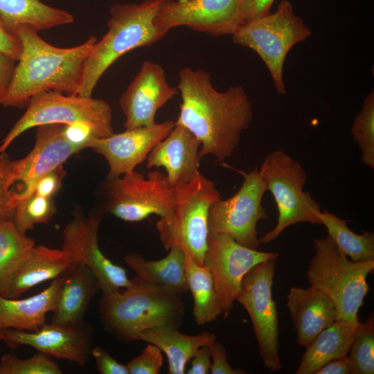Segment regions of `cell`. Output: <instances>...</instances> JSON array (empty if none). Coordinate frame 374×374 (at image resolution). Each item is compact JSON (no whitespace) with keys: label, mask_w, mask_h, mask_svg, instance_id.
Returning a JSON list of instances; mask_svg holds the SVG:
<instances>
[{"label":"cell","mask_w":374,"mask_h":374,"mask_svg":"<svg viewBox=\"0 0 374 374\" xmlns=\"http://www.w3.org/2000/svg\"><path fill=\"white\" fill-rule=\"evenodd\" d=\"M177 88L181 102L175 122L200 141L199 157L212 155L220 162L231 157L253 117L244 89L235 85L219 91L208 72L188 66L179 70Z\"/></svg>","instance_id":"6da1fadb"},{"label":"cell","mask_w":374,"mask_h":374,"mask_svg":"<svg viewBox=\"0 0 374 374\" xmlns=\"http://www.w3.org/2000/svg\"><path fill=\"white\" fill-rule=\"evenodd\" d=\"M16 31L22 53L1 105L21 108L33 96L48 91L76 95L84 62L97 38L91 35L78 46L60 48L47 43L30 27L21 26Z\"/></svg>","instance_id":"7a4b0ae2"},{"label":"cell","mask_w":374,"mask_h":374,"mask_svg":"<svg viewBox=\"0 0 374 374\" xmlns=\"http://www.w3.org/2000/svg\"><path fill=\"white\" fill-rule=\"evenodd\" d=\"M99 312L104 329L117 339L130 343L140 340V334L148 328H178L185 306L181 295L136 276L126 288L102 292Z\"/></svg>","instance_id":"3957f363"},{"label":"cell","mask_w":374,"mask_h":374,"mask_svg":"<svg viewBox=\"0 0 374 374\" xmlns=\"http://www.w3.org/2000/svg\"><path fill=\"white\" fill-rule=\"evenodd\" d=\"M166 0L116 3L109 10L107 31L95 43L84 62L76 95L91 97L100 78L124 54L149 46L167 33L157 24V16Z\"/></svg>","instance_id":"277c9868"},{"label":"cell","mask_w":374,"mask_h":374,"mask_svg":"<svg viewBox=\"0 0 374 374\" xmlns=\"http://www.w3.org/2000/svg\"><path fill=\"white\" fill-rule=\"evenodd\" d=\"M312 244L314 254L306 274L310 286L330 298L337 320L358 321V311L369 290L366 278L374 269V260H351L328 235L313 238Z\"/></svg>","instance_id":"5b68a950"},{"label":"cell","mask_w":374,"mask_h":374,"mask_svg":"<svg viewBox=\"0 0 374 374\" xmlns=\"http://www.w3.org/2000/svg\"><path fill=\"white\" fill-rule=\"evenodd\" d=\"M175 188L176 199L171 214L156 224L160 240L166 250L177 247L197 263L204 265L209 208L222 196L215 182L199 172L190 181Z\"/></svg>","instance_id":"8992f818"},{"label":"cell","mask_w":374,"mask_h":374,"mask_svg":"<svg viewBox=\"0 0 374 374\" xmlns=\"http://www.w3.org/2000/svg\"><path fill=\"white\" fill-rule=\"evenodd\" d=\"M311 35L288 0L274 12L244 22L232 35L233 43L256 51L267 66L278 93H285L283 69L290 50Z\"/></svg>","instance_id":"52a82bcc"},{"label":"cell","mask_w":374,"mask_h":374,"mask_svg":"<svg viewBox=\"0 0 374 374\" xmlns=\"http://www.w3.org/2000/svg\"><path fill=\"white\" fill-rule=\"evenodd\" d=\"M26 107L24 114L1 141L0 153L6 152L24 132L46 124L85 123L93 130L98 138L114 133L111 106L100 98L48 91L33 96Z\"/></svg>","instance_id":"ba28073f"},{"label":"cell","mask_w":374,"mask_h":374,"mask_svg":"<svg viewBox=\"0 0 374 374\" xmlns=\"http://www.w3.org/2000/svg\"><path fill=\"white\" fill-rule=\"evenodd\" d=\"M267 190L274 197L278 209L274 228L259 238L267 244L287 227L300 222L321 224L317 217L320 204L303 189L307 175L301 163L285 152L277 150L266 155L260 168Z\"/></svg>","instance_id":"9c48e42d"},{"label":"cell","mask_w":374,"mask_h":374,"mask_svg":"<svg viewBox=\"0 0 374 374\" xmlns=\"http://www.w3.org/2000/svg\"><path fill=\"white\" fill-rule=\"evenodd\" d=\"M105 193L104 211L130 222H141L154 214L168 217L176 199L175 186L158 170L150 172L147 177L133 170L107 179Z\"/></svg>","instance_id":"30bf717a"},{"label":"cell","mask_w":374,"mask_h":374,"mask_svg":"<svg viewBox=\"0 0 374 374\" xmlns=\"http://www.w3.org/2000/svg\"><path fill=\"white\" fill-rule=\"evenodd\" d=\"M243 177L240 188L232 197L214 202L208 215L211 233H224L247 247L258 249V222L269 215L262 201L267 188L258 167L249 172L238 170Z\"/></svg>","instance_id":"8fae6325"},{"label":"cell","mask_w":374,"mask_h":374,"mask_svg":"<svg viewBox=\"0 0 374 374\" xmlns=\"http://www.w3.org/2000/svg\"><path fill=\"white\" fill-rule=\"evenodd\" d=\"M271 258L252 267L243 277L236 298L248 312L253 325L260 357L270 372L280 370L278 353V320L272 297L276 260Z\"/></svg>","instance_id":"7c38bea8"},{"label":"cell","mask_w":374,"mask_h":374,"mask_svg":"<svg viewBox=\"0 0 374 374\" xmlns=\"http://www.w3.org/2000/svg\"><path fill=\"white\" fill-rule=\"evenodd\" d=\"M278 256L243 246L228 234L208 233L204 265L212 276L224 319L233 308L244 275L256 265Z\"/></svg>","instance_id":"4fadbf2b"},{"label":"cell","mask_w":374,"mask_h":374,"mask_svg":"<svg viewBox=\"0 0 374 374\" xmlns=\"http://www.w3.org/2000/svg\"><path fill=\"white\" fill-rule=\"evenodd\" d=\"M241 0H166L156 18L165 33L186 26L213 37L233 35L242 24Z\"/></svg>","instance_id":"5bb4252c"},{"label":"cell","mask_w":374,"mask_h":374,"mask_svg":"<svg viewBox=\"0 0 374 374\" xmlns=\"http://www.w3.org/2000/svg\"><path fill=\"white\" fill-rule=\"evenodd\" d=\"M100 215L75 214L63 230L62 249L77 262L88 267L96 276L102 292L126 288L132 284L126 270L112 262L98 244Z\"/></svg>","instance_id":"9a60e30c"},{"label":"cell","mask_w":374,"mask_h":374,"mask_svg":"<svg viewBox=\"0 0 374 374\" xmlns=\"http://www.w3.org/2000/svg\"><path fill=\"white\" fill-rule=\"evenodd\" d=\"M175 125V121L167 120L151 126L114 132L107 137H93L87 148L93 149L106 159L109 166L107 179H113L135 170Z\"/></svg>","instance_id":"2e32d148"},{"label":"cell","mask_w":374,"mask_h":374,"mask_svg":"<svg viewBox=\"0 0 374 374\" xmlns=\"http://www.w3.org/2000/svg\"><path fill=\"white\" fill-rule=\"evenodd\" d=\"M178 93L177 87L168 84L160 64L152 61L143 62L119 99L125 130L155 124L157 111Z\"/></svg>","instance_id":"e0dca14e"},{"label":"cell","mask_w":374,"mask_h":374,"mask_svg":"<svg viewBox=\"0 0 374 374\" xmlns=\"http://www.w3.org/2000/svg\"><path fill=\"white\" fill-rule=\"evenodd\" d=\"M0 340L10 348L29 346L49 356L83 367L91 355L93 337L91 328L85 325L71 328L45 323L35 331L3 329Z\"/></svg>","instance_id":"ac0fdd59"},{"label":"cell","mask_w":374,"mask_h":374,"mask_svg":"<svg viewBox=\"0 0 374 374\" xmlns=\"http://www.w3.org/2000/svg\"><path fill=\"white\" fill-rule=\"evenodd\" d=\"M64 125L61 123L37 127L34 146L21 159L17 178L20 188L13 193L15 207L20 201L33 193L40 178L62 166L69 157L79 152L64 137Z\"/></svg>","instance_id":"d6986e66"},{"label":"cell","mask_w":374,"mask_h":374,"mask_svg":"<svg viewBox=\"0 0 374 374\" xmlns=\"http://www.w3.org/2000/svg\"><path fill=\"white\" fill-rule=\"evenodd\" d=\"M200 141L187 127L177 123L149 153L147 168H163L173 186L190 181L199 172Z\"/></svg>","instance_id":"ffe728a7"},{"label":"cell","mask_w":374,"mask_h":374,"mask_svg":"<svg viewBox=\"0 0 374 374\" xmlns=\"http://www.w3.org/2000/svg\"><path fill=\"white\" fill-rule=\"evenodd\" d=\"M51 323L63 328L83 326L90 302L100 290L95 274L86 265L73 262L62 274Z\"/></svg>","instance_id":"44dd1931"},{"label":"cell","mask_w":374,"mask_h":374,"mask_svg":"<svg viewBox=\"0 0 374 374\" xmlns=\"http://www.w3.org/2000/svg\"><path fill=\"white\" fill-rule=\"evenodd\" d=\"M287 307L293 320L297 343L306 346L321 331L337 320V311L330 298L312 287H292Z\"/></svg>","instance_id":"7402d4cb"},{"label":"cell","mask_w":374,"mask_h":374,"mask_svg":"<svg viewBox=\"0 0 374 374\" xmlns=\"http://www.w3.org/2000/svg\"><path fill=\"white\" fill-rule=\"evenodd\" d=\"M61 282L60 275L41 292L23 299L0 294V330H37L46 323L47 313L55 308Z\"/></svg>","instance_id":"603a6c76"},{"label":"cell","mask_w":374,"mask_h":374,"mask_svg":"<svg viewBox=\"0 0 374 374\" xmlns=\"http://www.w3.org/2000/svg\"><path fill=\"white\" fill-rule=\"evenodd\" d=\"M73 259L65 250L35 246L13 276L5 297L16 299L43 282L60 276Z\"/></svg>","instance_id":"cb8c5ba5"},{"label":"cell","mask_w":374,"mask_h":374,"mask_svg":"<svg viewBox=\"0 0 374 374\" xmlns=\"http://www.w3.org/2000/svg\"><path fill=\"white\" fill-rule=\"evenodd\" d=\"M125 263L141 280L176 294L188 290L186 277V255L172 247L168 254L157 260H148L139 253H131L124 258Z\"/></svg>","instance_id":"d4e9b609"},{"label":"cell","mask_w":374,"mask_h":374,"mask_svg":"<svg viewBox=\"0 0 374 374\" xmlns=\"http://www.w3.org/2000/svg\"><path fill=\"white\" fill-rule=\"evenodd\" d=\"M359 321L336 320L306 346L295 374H315L328 362L348 354Z\"/></svg>","instance_id":"484cf974"},{"label":"cell","mask_w":374,"mask_h":374,"mask_svg":"<svg viewBox=\"0 0 374 374\" xmlns=\"http://www.w3.org/2000/svg\"><path fill=\"white\" fill-rule=\"evenodd\" d=\"M139 339L155 345L166 355L168 374H184L187 363L198 349L215 340L216 337L207 331L188 335L180 332L178 328L158 326L143 330Z\"/></svg>","instance_id":"4316f807"},{"label":"cell","mask_w":374,"mask_h":374,"mask_svg":"<svg viewBox=\"0 0 374 374\" xmlns=\"http://www.w3.org/2000/svg\"><path fill=\"white\" fill-rule=\"evenodd\" d=\"M0 17L11 29L28 26L39 32L71 24L74 17L65 10L40 0H0Z\"/></svg>","instance_id":"83f0119b"},{"label":"cell","mask_w":374,"mask_h":374,"mask_svg":"<svg viewBox=\"0 0 374 374\" xmlns=\"http://www.w3.org/2000/svg\"><path fill=\"white\" fill-rule=\"evenodd\" d=\"M186 277L193 299L195 321L198 325L213 322L222 310L209 269L186 256Z\"/></svg>","instance_id":"f1b7e54d"},{"label":"cell","mask_w":374,"mask_h":374,"mask_svg":"<svg viewBox=\"0 0 374 374\" xmlns=\"http://www.w3.org/2000/svg\"><path fill=\"white\" fill-rule=\"evenodd\" d=\"M35 241L21 233L12 219L0 218V294L5 296L10 283L35 247Z\"/></svg>","instance_id":"f546056e"},{"label":"cell","mask_w":374,"mask_h":374,"mask_svg":"<svg viewBox=\"0 0 374 374\" xmlns=\"http://www.w3.org/2000/svg\"><path fill=\"white\" fill-rule=\"evenodd\" d=\"M317 217L339 250L351 260H374L373 232L365 231L361 235L355 233L349 229L346 220L326 209L319 211Z\"/></svg>","instance_id":"4dcf8cb0"},{"label":"cell","mask_w":374,"mask_h":374,"mask_svg":"<svg viewBox=\"0 0 374 374\" xmlns=\"http://www.w3.org/2000/svg\"><path fill=\"white\" fill-rule=\"evenodd\" d=\"M55 211L53 198L33 193L17 204L12 221L17 229L26 235V232L33 230L36 224L48 222Z\"/></svg>","instance_id":"1f68e13d"},{"label":"cell","mask_w":374,"mask_h":374,"mask_svg":"<svg viewBox=\"0 0 374 374\" xmlns=\"http://www.w3.org/2000/svg\"><path fill=\"white\" fill-rule=\"evenodd\" d=\"M351 134L362 152L361 160L374 169V91L364 98L362 109L355 118Z\"/></svg>","instance_id":"d6a6232c"},{"label":"cell","mask_w":374,"mask_h":374,"mask_svg":"<svg viewBox=\"0 0 374 374\" xmlns=\"http://www.w3.org/2000/svg\"><path fill=\"white\" fill-rule=\"evenodd\" d=\"M354 374L374 373V317L372 313L357 328L348 354Z\"/></svg>","instance_id":"836d02e7"},{"label":"cell","mask_w":374,"mask_h":374,"mask_svg":"<svg viewBox=\"0 0 374 374\" xmlns=\"http://www.w3.org/2000/svg\"><path fill=\"white\" fill-rule=\"evenodd\" d=\"M60 366L49 355L39 352L28 359L5 354L0 359V374H62Z\"/></svg>","instance_id":"e575fe53"},{"label":"cell","mask_w":374,"mask_h":374,"mask_svg":"<svg viewBox=\"0 0 374 374\" xmlns=\"http://www.w3.org/2000/svg\"><path fill=\"white\" fill-rule=\"evenodd\" d=\"M20 166L21 159L13 160L6 152L0 153V218L12 219L15 208L12 186Z\"/></svg>","instance_id":"d590c367"},{"label":"cell","mask_w":374,"mask_h":374,"mask_svg":"<svg viewBox=\"0 0 374 374\" xmlns=\"http://www.w3.org/2000/svg\"><path fill=\"white\" fill-rule=\"evenodd\" d=\"M146 346L141 354L127 364L130 374H158L163 366L161 350L155 345Z\"/></svg>","instance_id":"8d00e7d4"},{"label":"cell","mask_w":374,"mask_h":374,"mask_svg":"<svg viewBox=\"0 0 374 374\" xmlns=\"http://www.w3.org/2000/svg\"><path fill=\"white\" fill-rule=\"evenodd\" d=\"M211 364L210 373L211 374H243L246 372L240 368L234 369L228 362V357L224 346L214 340L208 344Z\"/></svg>","instance_id":"74e56055"},{"label":"cell","mask_w":374,"mask_h":374,"mask_svg":"<svg viewBox=\"0 0 374 374\" xmlns=\"http://www.w3.org/2000/svg\"><path fill=\"white\" fill-rule=\"evenodd\" d=\"M63 133L66 139L79 152L87 148L90 141L97 137L93 130L82 123L64 125Z\"/></svg>","instance_id":"f35d334b"},{"label":"cell","mask_w":374,"mask_h":374,"mask_svg":"<svg viewBox=\"0 0 374 374\" xmlns=\"http://www.w3.org/2000/svg\"><path fill=\"white\" fill-rule=\"evenodd\" d=\"M0 52L17 62L22 53V43L17 31L10 28L0 17Z\"/></svg>","instance_id":"ab89813d"},{"label":"cell","mask_w":374,"mask_h":374,"mask_svg":"<svg viewBox=\"0 0 374 374\" xmlns=\"http://www.w3.org/2000/svg\"><path fill=\"white\" fill-rule=\"evenodd\" d=\"M97 371L100 374H130L127 365L118 362L105 349L96 347L91 350Z\"/></svg>","instance_id":"60d3db41"},{"label":"cell","mask_w":374,"mask_h":374,"mask_svg":"<svg viewBox=\"0 0 374 374\" xmlns=\"http://www.w3.org/2000/svg\"><path fill=\"white\" fill-rule=\"evenodd\" d=\"M63 177L64 170L61 166L40 178L35 185L33 193L53 198L60 190Z\"/></svg>","instance_id":"b9f144b4"},{"label":"cell","mask_w":374,"mask_h":374,"mask_svg":"<svg viewBox=\"0 0 374 374\" xmlns=\"http://www.w3.org/2000/svg\"><path fill=\"white\" fill-rule=\"evenodd\" d=\"M274 1L241 0L240 12L242 23L269 14Z\"/></svg>","instance_id":"7bdbcfd3"},{"label":"cell","mask_w":374,"mask_h":374,"mask_svg":"<svg viewBox=\"0 0 374 374\" xmlns=\"http://www.w3.org/2000/svg\"><path fill=\"white\" fill-rule=\"evenodd\" d=\"M13 59L0 52V105H2L15 68Z\"/></svg>","instance_id":"ee69618b"},{"label":"cell","mask_w":374,"mask_h":374,"mask_svg":"<svg viewBox=\"0 0 374 374\" xmlns=\"http://www.w3.org/2000/svg\"><path fill=\"white\" fill-rule=\"evenodd\" d=\"M190 360L191 366L190 368L186 371V373H210L211 359L208 344L200 347Z\"/></svg>","instance_id":"f6af8a7d"},{"label":"cell","mask_w":374,"mask_h":374,"mask_svg":"<svg viewBox=\"0 0 374 374\" xmlns=\"http://www.w3.org/2000/svg\"><path fill=\"white\" fill-rule=\"evenodd\" d=\"M315 374H354V371L353 364L347 355L328 362L319 368Z\"/></svg>","instance_id":"bcb514c9"},{"label":"cell","mask_w":374,"mask_h":374,"mask_svg":"<svg viewBox=\"0 0 374 374\" xmlns=\"http://www.w3.org/2000/svg\"><path fill=\"white\" fill-rule=\"evenodd\" d=\"M3 330H0V339H1V332H2Z\"/></svg>","instance_id":"7dc6e473"}]
</instances>
